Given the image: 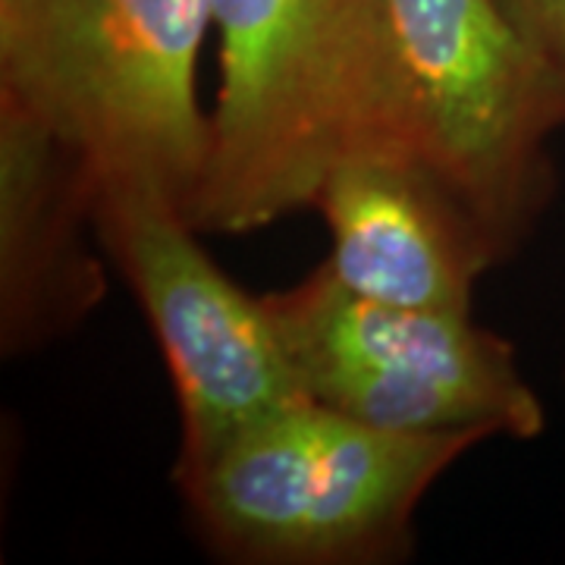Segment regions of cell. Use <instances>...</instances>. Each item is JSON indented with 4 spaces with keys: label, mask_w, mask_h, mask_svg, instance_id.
<instances>
[{
    "label": "cell",
    "mask_w": 565,
    "mask_h": 565,
    "mask_svg": "<svg viewBox=\"0 0 565 565\" xmlns=\"http://www.w3.org/2000/svg\"><path fill=\"white\" fill-rule=\"evenodd\" d=\"M211 25L221 88L185 211L199 233L243 236L311 207L345 158L422 151L390 0H211Z\"/></svg>",
    "instance_id": "1"
},
{
    "label": "cell",
    "mask_w": 565,
    "mask_h": 565,
    "mask_svg": "<svg viewBox=\"0 0 565 565\" xmlns=\"http://www.w3.org/2000/svg\"><path fill=\"white\" fill-rule=\"evenodd\" d=\"M481 430L396 434L305 399L182 478L192 531L233 565H393L415 512Z\"/></svg>",
    "instance_id": "2"
},
{
    "label": "cell",
    "mask_w": 565,
    "mask_h": 565,
    "mask_svg": "<svg viewBox=\"0 0 565 565\" xmlns=\"http://www.w3.org/2000/svg\"><path fill=\"white\" fill-rule=\"evenodd\" d=\"M211 0H0V95L92 163L182 211L207 163L199 54Z\"/></svg>",
    "instance_id": "3"
},
{
    "label": "cell",
    "mask_w": 565,
    "mask_h": 565,
    "mask_svg": "<svg viewBox=\"0 0 565 565\" xmlns=\"http://www.w3.org/2000/svg\"><path fill=\"white\" fill-rule=\"evenodd\" d=\"M311 403L396 434L481 430L534 440L546 408L515 345L456 311L362 299L327 264L264 296Z\"/></svg>",
    "instance_id": "4"
},
{
    "label": "cell",
    "mask_w": 565,
    "mask_h": 565,
    "mask_svg": "<svg viewBox=\"0 0 565 565\" xmlns=\"http://www.w3.org/2000/svg\"><path fill=\"white\" fill-rule=\"evenodd\" d=\"M427 161L512 258L553 192L550 139L565 126V82L500 0H390Z\"/></svg>",
    "instance_id": "5"
},
{
    "label": "cell",
    "mask_w": 565,
    "mask_h": 565,
    "mask_svg": "<svg viewBox=\"0 0 565 565\" xmlns=\"http://www.w3.org/2000/svg\"><path fill=\"white\" fill-rule=\"evenodd\" d=\"M95 233L161 349L180 403L173 481L211 465L245 430L305 403L262 299L223 274L180 204L139 185L98 182Z\"/></svg>",
    "instance_id": "6"
},
{
    "label": "cell",
    "mask_w": 565,
    "mask_h": 565,
    "mask_svg": "<svg viewBox=\"0 0 565 565\" xmlns=\"http://www.w3.org/2000/svg\"><path fill=\"white\" fill-rule=\"evenodd\" d=\"M311 207L330 230L327 270L371 302L471 315L475 286L500 264L484 223L415 148L345 158Z\"/></svg>",
    "instance_id": "7"
},
{
    "label": "cell",
    "mask_w": 565,
    "mask_h": 565,
    "mask_svg": "<svg viewBox=\"0 0 565 565\" xmlns=\"http://www.w3.org/2000/svg\"><path fill=\"white\" fill-rule=\"evenodd\" d=\"M98 177L76 145L0 95V355L25 359L76 333L107 299L95 233Z\"/></svg>",
    "instance_id": "8"
},
{
    "label": "cell",
    "mask_w": 565,
    "mask_h": 565,
    "mask_svg": "<svg viewBox=\"0 0 565 565\" xmlns=\"http://www.w3.org/2000/svg\"><path fill=\"white\" fill-rule=\"evenodd\" d=\"M525 44L565 82V0H500Z\"/></svg>",
    "instance_id": "9"
}]
</instances>
